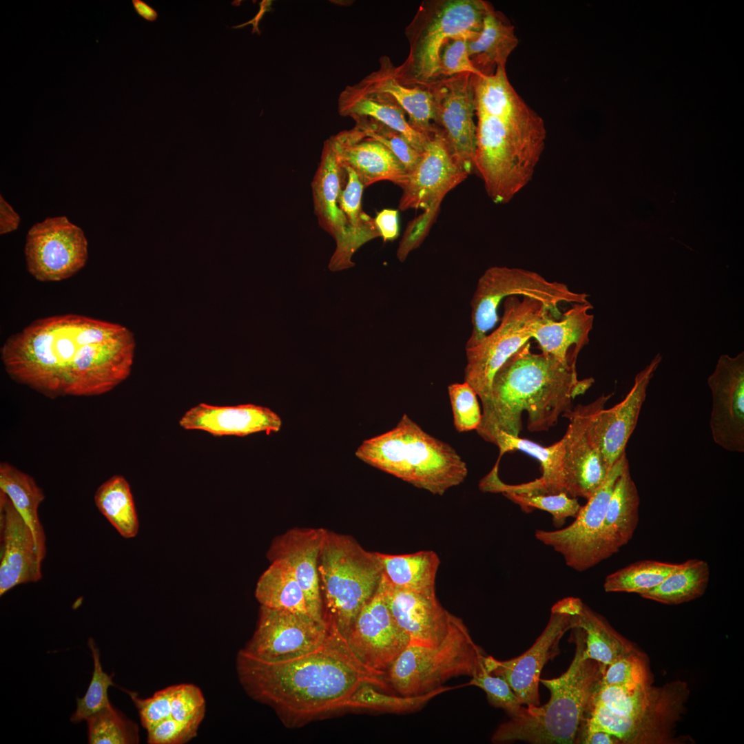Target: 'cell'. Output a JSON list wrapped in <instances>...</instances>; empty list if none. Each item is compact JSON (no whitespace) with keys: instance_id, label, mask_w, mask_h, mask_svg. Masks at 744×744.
Returning <instances> with one entry per match:
<instances>
[{"instance_id":"7c38bea8","label":"cell","mask_w":744,"mask_h":744,"mask_svg":"<svg viewBox=\"0 0 744 744\" xmlns=\"http://www.w3.org/2000/svg\"><path fill=\"white\" fill-rule=\"evenodd\" d=\"M24 254L27 269L36 280L60 281L85 265L87 241L81 228L66 216L47 218L29 229Z\"/></svg>"},{"instance_id":"7bdbcfd3","label":"cell","mask_w":744,"mask_h":744,"mask_svg":"<svg viewBox=\"0 0 744 744\" xmlns=\"http://www.w3.org/2000/svg\"><path fill=\"white\" fill-rule=\"evenodd\" d=\"M661 690V688H654L649 683L610 686L598 684L592 701L618 715L634 717L652 704Z\"/></svg>"},{"instance_id":"7dc6e473","label":"cell","mask_w":744,"mask_h":744,"mask_svg":"<svg viewBox=\"0 0 744 744\" xmlns=\"http://www.w3.org/2000/svg\"><path fill=\"white\" fill-rule=\"evenodd\" d=\"M352 119L355 123V126L366 136L388 148L400 160L407 174L420 163L423 152L415 149L399 132L369 117L356 116Z\"/></svg>"},{"instance_id":"f546056e","label":"cell","mask_w":744,"mask_h":744,"mask_svg":"<svg viewBox=\"0 0 744 744\" xmlns=\"http://www.w3.org/2000/svg\"><path fill=\"white\" fill-rule=\"evenodd\" d=\"M590 302L574 303L558 320L546 311L535 323L533 338L542 353L548 354L566 366H575L582 348L589 342L594 315Z\"/></svg>"},{"instance_id":"603a6c76","label":"cell","mask_w":744,"mask_h":744,"mask_svg":"<svg viewBox=\"0 0 744 744\" xmlns=\"http://www.w3.org/2000/svg\"><path fill=\"white\" fill-rule=\"evenodd\" d=\"M468 175L436 131L427 142L420 163L408 174L398 207L402 211L427 209L435 203L442 202Z\"/></svg>"},{"instance_id":"8d00e7d4","label":"cell","mask_w":744,"mask_h":744,"mask_svg":"<svg viewBox=\"0 0 744 744\" xmlns=\"http://www.w3.org/2000/svg\"><path fill=\"white\" fill-rule=\"evenodd\" d=\"M573 628L583 631L585 654L588 658L608 665L615 661L637 652L631 643L617 633L598 613L584 603L572 615Z\"/></svg>"},{"instance_id":"6da1fadb","label":"cell","mask_w":744,"mask_h":744,"mask_svg":"<svg viewBox=\"0 0 744 744\" xmlns=\"http://www.w3.org/2000/svg\"><path fill=\"white\" fill-rule=\"evenodd\" d=\"M236 668L246 693L271 707L289 727L344 709L351 695L364 684L389 688L384 677L364 668L347 641L331 631L316 650L285 661H265L241 649Z\"/></svg>"},{"instance_id":"8fae6325","label":"cell","mask_w":744,"mask_h":744,"mask_svg":"<svg viewBox=\"0 0 744 744\" xmlns=\"http://www.w3.org/2000/svg\"><path fill=\"white\" fill-rule=\"evenodd\" d=\"M546 311H550L537 299L524 296L519 300L517 296H509L504 300L503 316L497 328L475 346L466 348L464 382L473 388L482 404L488 397L496 372L533 338L536 322Z\"/></svg>"},{"instance_id":"ab89813d","label":"cell","mask_w":744,"mask_h":744,"mask_svg":"<svg viewBox=\"0 0 744 744\" xmlns=\"http://www.w3.org/2000/svg\"><path fill=\"white\" fill-rule=\"evenodd\" d=\"M101 513L124 538L134 537L138 520L130 486L121 475H116L103 482L94 495Z\"/></svg>"},{"instance_id":"ffe728a7","label":"cell","mask_w":744,"mask_h":744,"mask_svg":"<svg viewBox=\"0 0 744 744\" xmlns=\"http://www.w3.org/2000/svg\"><path fill=\"white\" fill-rule=\"evenodd\" d=\"M663 357L658 353L635 376L624 399L614 406L597 411L591 417L586 436L599 451L608 470L626 453L627 443L637 426L647 389Z\"/></svg>"},{"instance_id":"9a60e30c","label":"cell","mask_w":744,"mask_h":744,"mask_svg":"<svg viewBox=\"0 0 744 744\" xmlns=\"http://www.w3.org/2000/svg\"><path fill=\"white\" fill-rule=\"evenodd\" d=\"M329 633L325 623L309 613L260 606L255 632L242 650L265 661H285L316 650Z\"/></svg>"},{"instance_id":"9c48e42d","label":"cell","mask_w":744,"mask_h":744,"mask_svg":"<svg viewBox=\"0 0 744 744\" xmlns=\"http://www.w3.org/2000/svg\"><path fill=\"white\" fill-rule=\"evenodd\" d=\"M486 656L463 621L456 617L438 645L409 642L386 672L384 680L400 695L422 694L451 678L475 676L484 668Z\"/></svg>"},{"instance_id":"f35d334b","label":"cell","mask_w":744,"mask_h":744,"mask_svg":"<svg viewBox=\"0 0 744 744\" xmlns=\"http://www.w3.org/2000/svg\"><path fill=\"white\" fill-rule=\"evenodd\" d=\"M271 562L258 579L255 590L260 606L309 613L303 590L292 571L281 561Z\"/></svg>"},{"instance_id":"484cf974","label":"cell","mask_w":744,"mask_h":744,"mask_svg":"<svg viewBox=\"0 0 744 744\" xmlns=\"http://www.w3.org/2000/svg\"><path fill=\"white\" fill-rule=\"evenodd\" d=\"M383 577L386 604L411 643L428 646L441 643L451 630L457 617L438 601L435 591H411L390 586Z\"/></svg>"},{"instance_id":"db71d44e","label":"cell","mask_w":744,"mask_h":744,"mask_svg":"<svg viewBox=\"0 0 744 744\" xmlns=\"http://www.w3.org/2000/svg\"><path fill=\"white\" fill-rule=\"evenodd\" d=\"M647 683H649L645 664L639 654L635 652L607 665L599 685Z\"/></svg>"},{"instance_id":"3957f363","label":"cell","mask_w":744,"mask_h":744,"mask_svg":"<svg viewBox=\"0 0 744 744\" xmlns=\"http://www.w3.org/2000/svg\"><path fill=\"white\" fill-rule=\"evenodd\" d=\"M123 327L76 314L40 318L8 338L1 359L14 381L50 398L64 396L81 358Z\"/></svg>"},{"instance_id":"83f0119b","label":"cell","mask_w":744,"mask_h":744,"mask_svg":"<svg viewBox=\"0 0 744 744\" xmlns=\"http://www.w3.org/2000/svg\"><path fill=\"white\" fill-rule=\"evenodd\" d=\"M344 167L351 168L364 187L382 180L402 188L408 174L400 160L384 145L354 126L329 138Z\"/></svg>"},{"instance_id":"b9f144b4","label":"cell","mask_w":744,"mask_h":744,"mask_svg":"<svg viewBox=\"0 0 744 744\" xmlns=\"http://www.w3.org/2000/svg\"><path fill=\"white\" fill-rule=\"evenodd\" d=\"M680 564L655 560L639 561L608 575L603 583L607 592L637 593L639 595L661 583Z\"/></svg>"},{"instance_id":"e0dca14e","label":"cell","mask_w":744,"mask_h":744,"mask_svg":"<svg viewBox=\"0 0 744 744\" xmlns=\"http://www.w3.org/2000/svg\"><path fill=\"white\" fill-rule=\"evenodd\" d=\"M572 628V615L552 607L548 624L528 650L506 661H498L486 655L484 667L488 672L502 677L508 683L521 705L538 706L542 669L549 660L559 654L560 640Z\"/></svg>"},{"instance_id":"f6af8a7d","label":"cell","mask_w":744,"mask_h":744,"mask_svg":"<svg viewBox=\"0 0 744 744\" xmlns=\"http://www.w3.org/2000/svg\"><path fill=\"white\" fill-rule=\"evenodd\" d=\"M88 743L91 744H129L138 743L136 724L112 705L87 720Z\"/></svg>"},{"instance_id":"c3c4849f","label":"cell","mask_w":744,"mask_h":744,"mask_svg":"<svg viewBox=\"0 0 744 744\" xmlns=\"http://www.w3.org/2000/svg\"><path fill=\"white\" fill-rule=\"evenodd\" d=\"M502 494L526 512L539 509L550 513L556 527L561 526L568 517H575L581 506L577 498L566 493L550 495H525L506 491Z\"/></svg>"},{"instance_id":"5b68a950","label":"cell","mask_w":744,"mask_h":744,"mask_svg":"<svg viewBox=\"0 0 744 744\" xmlns=\"http://www.w3.org/2000/svg\"><path fill=\"white\" fill-rule=\"evenodd\" d=\"M476 117L474 169L490 198L508 203L532 180L545 148L544 121L530 106Z\"/></svg>"},{"instance_id":"6f0895ef","label":"cell","mask_w":744,"mask_h":744,"mask_svg":"<svg viewBox=\"0 0 744 744\" xmlns=\"http://www.w3.org/2000/svg\"><path fill=\"white\" fill-rule=\"evenodd\" d=\"M200 724L183 722L169 716L147 730L150 744H182L195 737Z\"/></svg>"},{"instance_id":"836d02e7","label":"cell","mask_w":744,"mask_h":744,"mask_svg":"<svg viewBox=\"0 0 744 744\" xmlns=\"http://www.w3.org/2000/svg\"><path fill=\"white\" fill-rule=\"evenodd\" d=\"M518 43L515 27L491 4L479 34L467 41L468 56L472 65L482 76H490L498 68H506L507 60Z\"/></svg>"},{"instance_id":"f1b7e54d","label":"cell","mask_w":744,"mask_h":744,"mask_svg":"<svg viewBox=\"0 0 744 744\" xmlns=\"http://www.w3.org/2000/svg\"><path fill=\"white\" fill-rule=\"evenodd\" d=\"M185 430H199L216 436H246L278 431L282 420L271 409L253 404L214 406L200 403L187 410L179 420Z\"/></svg>"},{"instance_id":"9f6ffc18","label":"cell","mask_w":744,"mask_h":744,"mask_svg":"<svg viewBox=\"0 0 744 744\" xmlns=\"http://www.w3.org/2000/svg\"><path fill=\"white\" fill-rule=\"evenodd\" d=\"M442 202H437L408 225L397 249V258L404 262L408 255L417 248L428 235L438 214Z\"/></svg>"},{"instance_id":"7a4b0ae2","label":"cell","mask_w":744,"mask_h":744,"mask_svg":"<svg viewBox=\"0 0 744 744\" xmlns=\"http://www.w3.org/2000/svg\"><path fill=\"white\" fill-rule=\"evenodd\" d=\"M579 380L575 366H566L544 353H535L530 342L512 355L495 374L482 417L476 431L493 443L499 431L519 436L521 416L528 414V430L548 431L559 417L571 411L572 401L594 383Z\"/></svg>"},{"instance_id":"d6a6232c","label":"cell","mask_w":744,"mask_h":744,"mask_svg":"<svg viewBox=\"0 0 744 744\" xmlns=\"http://www.w3.org/2000/svg\"><path fill=\"white\" fill-rule=\"evenodd\" d=\"M395 65L387 56L379 59V68L360 81L363 84L391 95L408 115L411 127L427 138L436 133L433 125V96L428 87H413L401 83Z\"/></svg>"},{"instance_id":"1f68e13d","label":"cell","mask_w":744,"mask_h":744,"mask_svg":"<svg viewBox=\"0 0 744 744\" xmlns=\"http://www.w3.org/2000/svg\"><path fill=\"white\" fill-rule=\"evenodd\" d=\"M640 498L628 461L618 477L609 500L599 539L600 562L608 559L632 538L639 522Z\"/></svg>"},{"instance_id":"6125c7cd","label":"cell","mask_w":744,"mask_h":744,"mask_svg":"<svg viewBox=\"0 0 744 744\" xmlns=\"http://www.w3.org/2000/svg\"><path fill=\"white\" fill-rule=\"evenodd\" d=\"M132 3L135 12L139 17L149 22L156 21L158 12L148 3L143 0H132Z\"/></svg>"},{"instance_id":"cb8c5ba5","label":"cell","mask_w":744,"mask_h":744,"mask_svg":"<svg viewBox=\"0 0 744 744\" xmlns=\"http://www.w3.org/2000/svg\"><path fill=\"white\" fill-rule=\"evenodd\" d=\"M0 595L42 578L33 533L8 495L0 490Z\"/></svg>"},{"instance_id":"ba28073f","label":"cell","mask_w":744,"mask_h":744,"mask_svg":"<svg viewBox=\"0 0 744 744\" xmlns=\"http://www.w3.org/2000/svg\"><path fill=\"white\" fill-rule=\"evenodd\" d=\"M490 5L483 0L423 1L405 28L409 53L401 65L395 66L396 78L413 87H427L440 79L438 52L443 43L457 36L468 41L476 39Z\"/></svg>"},{"instance_id":"f5cc1de1","label":"cell","mask_w":744,"mask_h":744,"mask_svg":"<svg viewBox=\"0 0 744 744\" xmlns=\"http://www.w3.org/2000/svg\"><path fill=\"white\" fill-rule=\"evenodd\" d=\"M205 712V701L197 686L190 683L173 685L171 716L178 721L200 724Z\"/></svg>"},{"instance_id":"681fc988","label":"cell","mask_w":744,"mask_h":744,"mask_svg":"<svg viewBox=\"0 0 744 744\" xmlns=\"http://www.w3.org/2000/svg\"><path fill=\"white\" fill-rule=\"evenodd\" d=\"M447 389L455 430L458 433L476 431L482 413L475 391L466 382L451 384Z\"/></svg>"},{"instance_id":"680465c9","label":"cell","mask_w":744,"mask_h":744,"mask_svg":"<svg viewBox=\"0 0 744 744\" xmlns=\"http://www.w3.org/2000/svg\"><path fill=\"white\" fill-rule=\"evenodd\" d=\"M375 224L384 242L395 240L399 234L398 211L384 209L374 218Z\"/></svg>"},{"instance_id":"bcb514c9","label":"cell","mask_w":744,"mask_h":744,"mask_svg":"<svg viewBox=\"0 0 744 744\" xmlns=\"http://www.w3.org/2000/svg\"><path fill=\"white\" fill-rule=\"evenodd\" d=\"M88 645L94 660L92 679L85 695L76 699V709L70 717L73 723H79L96 714L102 710L112 705L108 698V688L114 685L113 674L109 675L102 668L99 650L94 640L89 639Z\"/></svg>"},{"instance_id":"ac0fdd59","label":"cell","mask_w":744,"mask_h":744,"mask_svg":"<svg viewBox=\"0 0 744 744\" xmlns=\"http://www.w3.org/2000/svg\"><path fill=\"white\" fill-rule=\"evenodd\" d=\"M712 393L710 427L714 442L723 449L744 452V352L721 355L707 378Z\"/></svg>"},{"instance_id":"ee69618b","label":"cell","mask_w":744,"mask_h":744,"mask_svg":"<svg viewBox=\"0 0 744 744\" xmlns=\"http://www.w3.org/2000/svg\"><path fill=\"white\" fill-rule=\"evenodd\" d=\"M451 689L453 688L440 686L422 694L398 696L379 692V689L373 685L364 684L351 695L344 709H367L397 713L411 712L422 707L436 695Z\"/></svg>"},{"instance_id":"7402d4cb","label":"cell","mask_w":744,"mask_h":744,"mask_svg":"<svg viewBox=\"0 0 744 744\" xmlns=\"http://www.w3.org/2000/svg\"><path fill=\"white\" fill-rule=\"evenodd\" d=\"M687 693V686L682 682L667 684L639 716H623L605 709L599 715L597 727L616 737L620 743H663L679 719Z\"/></svg>"},{"instance_id":"8992f818","label":"cell","mask_w":744,"mask_h":744,"mask_svg":"<svg viewBox=\"0 0 744 744\" xmlns=\"http://www.w3.org/2000/svg\"><path fill=\"white\" fill-rule=\"evenodd\" d=\"M362 462L433 495L463 483L468 467L449 444L424 431L407 414L392 429L364 440L355 452Z\"/></svg>"},{"instance_id":"d6986e66","label":"cell","mask_w":744,"mask_h":744,"mask_svg":"<svg viewBox=\"0 0 744 744\" xmlns=\"http://www.w3.org/2000/svg\"><path fill=\"white\" fill-rule=\"evenodd\" d=\"M613 393L603 394L586 405H577L563 414L568 418L564 444L566 493L572 497L590 498L602 485L609 472L599 451L590 443L586 428L592 415L604 407Z\"/></svg>"},{"instance_id":"30bf717a","label":"cell","mask_w":744,"mask_h":744,"mask_svg":"<svg viewBox=\"0 0 744 744\" xmlns=\"http://www.w3.org/2000/svg\"><path fill=\"white\" fill-rule=\"evenodd\" d=\"M512 296L539 300L556 319L561 315L559 304L589 302L588 294L572 291L564 283L548 281L537 272L503 266L489 267L479 278L471 301L473 328L466 348L475 346L488 335L499 320L500 302Z\"/></svg>"},{"instance_id":"4dcf8cb0","label":"cell","mask_w":744,"mask_h":744,"mask_svg":"<svg viewBox=\"0 0 744 744\" xmlns=\"http://www.w3.org/2000/svg\"><path fill=\"white\" fill-rule=\"evenodd\" d=\"M340 116L373 118L401 133L417 150L423 152L430 138L414 130L399 103L387 93L378 91L360 81L347 85L338 100Z\"/></svg>"},{"instance_id":"d4e9b609","label":"cell","mask_w":744,"mask_h":744,"mask_svg":"<svg viewBox=\"0 0 744 744\" xmlns=\"http://www.w3.org/2000/svg\"><path fill=\"white\" fill-rule=\"evenodd\" d=\"M493 444L499 451L498 459L506 453L519 451L538 460L541 475L533 481L519 484H507L498 475V468L492 470L479 482L482 491L489 493L513 492L525 495H550L566 493L564 471V444L562 438L549 446H543L531 440L513 436L499 431L494 437Z\"/></svg>"},{"instance_id":"d590c367","label":"cell","mask_w":744,"mask_h":744,"mask_svg":"<svg viewBox=\"0 0 744 744\" xmlns=\"http://www.w3.org/2000/svg\"><path fill=\"white\" fill-rule=\"evenodd\" d=\"M382 575L393 588L411 591H435V579L440 563L432 550L406 555L376 552Z\"/></svg>"},{"instance_id":"74e56055","label":"cell","mask_w":744,"mask_h":744,"mask_svg":"<svg viewBox=\"0 0 744 744\" xmlns=\"http://www.w3.org/2000/svg\"><path fill=\"white\" fill-rule=\"evenodd\" d=\"M710 577L709 564L691 559L668 575L655 588L640 595L642 598L667 605H679L694 600L705 592Z\"/></svg>"},{"instance_id":"91938a15","label":"cell","mask_w":744,"mask_h":744,"mask_svg":"<svg viewBox=\"0 0 744 744\" xmlns=\"http://www.w3.org/2000/svg\"><path fill=\"white\" fill-rule=\"evenodd\" d=\"M20 223L19 214L12 206L0 197V234H5L17 229Z\"/></svg>"},{"instance_id":"60d3db41","label":"cell","mask_w":744,"mask_h":744,"mask_svg":"<svg viewBox=\"0 0 744 744\" xmlns=\"http://www.w3.org/2000/svg\"><path fill=\"white\" fill-rule=\"evenodd\" d=\"M344 167L347 176L339 196L338 205L347 220L351 243L356 251L362 245L380 235L374 218L364 212L362 208L364 187L351 168Z\"/></svg>"},{"instance_id":"f907efd6","label":"cell","mask_w":744,"mask_h":744,"mask_svg":"<svg viewBox=\"0 0 744 744\" xmlns=\"http://www.w3.org/2000/svg\"><path fill=\"white\" fill-rule=\"evenodd\" d=\"M467 685H475L483 690L489 703L504 710L510 718L519 716L524 710V707L508 683L502 677L488 672L485 667L473 676Z\"/></svg>"},{"instance_id":"2e32d148","label":"cell","mask_w":744,"mask_h":744,"mask_svg":"<svg viewBox=\"0 0 744 744\" xmlns=\"http://www.w3.org/2000/svg\"><path fill=\"white\" fill-rule=\"evenodd\" d=\"M346 641L364 668L384 678L409 643V637L397 623L386 604L382 575L376 591L359 612Z\"/></svg>"},{"instance_id":"11a10c76","label":"cell","mask_w":744,"mask_h":744,"mask_svg":"<svg viewBox=\"0 0 744 744\" xmlns=\"http://www.w3.org/2000/svg\"><path fill=\"white\" fill-rule=\"evenodd\" d=\"M172 692L173 685L157 691L147 699L140 698L135 692H129L146 730L171 716Z\"/></svg>"},{"instance_id":"4316f807","label":"cell","mask_w":744,"mask_h":744,"mask_svg":"<svg viewBox=\"0 0 744 744\" xmlns=\"http://www.w3.org/2000/svg\"><path fill=\"white\" fill-rule=\"evenodd\" d=\"M325 529L295 528L276 537L267 552L271 561L284 562L300 583L307 610L316 621L324 623L318 562Z\"/></svg>"},{"instance_id":"44dd1931","label":"cell","mask_w":744,"mask_h":744,"mask_svg":"<svg viewBox=\"0 0 744 744\" xmlns=\"http://www.w3.org/2000/svg\"><path fill=\"white\" fill-rule=\"evenodd\" d=\"M345 168L340 163L328 138L324 142L320 161L311 183L314 213L319 225L335 240L336 247L329 263L331 271L354 266L355 252L351 245L348 224L338 205L346 179Z\"/></svg>"},{"instance_id":"816d5d0a","label":"cell","mask_w":744,"mask_h":744,"mask_svg":"<svg viewBox=\"0 0 744 744\" xmlns=\"http://www.w3.org/2000/svg\"><path fill=\"white\" fill-rule=\"evenodd\" d=\"M467 41L465 37L457 36L448 38L443 43L438 52L440 79L462 73L482 76L471 63Z\"/></svg>"},{"instance_id":"277c9868","label":"cell","mask_w":744,"mask_h":744,"mask_svg":"<svg viewBox=\"0 0 744 744\" xmlns=\"http://www.w3.org/2000/svg\"><path fill=\"white\" fill-rule=\"evenodd\" d=\"M571 630L575 652L569 668L559 677L539 680L550 692L549 701L541 706L524 707L521 714L501 724L493 734V743H578L594 693L607 666L586 656L583 631L579 628Z\"/></svg>"},{"instance_id":"52a82bcc","label":"cell","mask_w":744,"mask_h":744,"mask_svg":"<svg viewBox=\"0 0 744 744\" xmlns=\"http://www.w3.org/2000/svg\"><path fill=\"white\" fill-rule=\"evenodd\" d=\"M318 573L323 621L329 631L346 640L359 612L378 588L381 562L376 552L366 550L353 537L325 530Z\"/></svg>"},{"instance_id":"94428289","label":"cell","mask_w":744,"mask_h":744,"mask_svg":"<svg viewBox=\"0 0 744 744\" xmlns=\"http://www.w3.org/2000/svg\"><path fill=\"white\" fill-rule=\"evenodd\" d=\"M578 743L586 744L620 743L614 736L602 731H592L581 734Z\"/></svg>"},{"instance_id":"4fadbf2b","label":"cell","mask_w":744,"mask_h":744,"mask_svg":"<svg viewBox=\"0 0 744 744\" xmlns=\"http://www.w3.org/2000/svg\"><path fill=\"white\" fill-rule=\"evenodd\" d=\"M626 453L615 462L602 485L581 506L575 521L556 530L537 529L535 538L551 547L572 569L582 572L600 563L599 546L603 521L614 484L628 462Z\"/></svg>"},{"instance_id":"5bb4252c","label":"cell","mask_w":744,"mask_h":744,"mask_svg":"<svg viewBox=\"0 0 744 744\" xmlns=\"http://www.w3.org/2000/svg\"><path fill=\"white\" fill-rule=\"evenodd\" d=\"M475 74L462 73L427 85L433 96V125L457 163L469 174L474 169L477 125Z\"/></svg>"},{"instance_id":"e575fe53","label":"cell","mask_w":744,"mask_h":744,"mask_svg":"<svg viewBox=\"0 0 744 744\" xmlns=\"http://www.w3.org/2000/svg\"><path fill=\"white\" fill-rule=\"evenodd\" d=\"M0 490L8 495L31 529L43 561L46 555V539L38 515L39 507L45 499L42 488L30 475L8 462H1Z\"/></svg>"}]
</instances>
